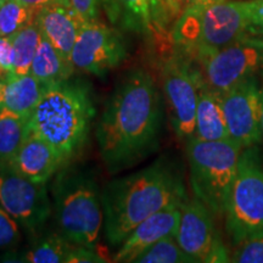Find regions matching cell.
I'll return each mask as SVG.
<instances>
[{"instance_id":"cell-1","label":"cell","mask_w":263,"mask_h":263,"mask_svg":"<svg viewBox=\"0 0 263 263\" xmlns=\"http://www.w3.org/2000/svg\"><path fill=\"white\" fill-rule=\"evenodd\" d=\"M162 117L161 97L151 74L143 68L128 72L111 94L95 128L108 172L130 168L154 153Z\"/></svg>"},{"instance_id":"cell-2","label":"cell","mask_w":263,"mask_h":263,"mask_svg":"<svg viewBox=\"0 0 263 263\" xmlns=\"http://www.w3.org/2000/svg\"><path fill=\"white\" fill-rule=\"evenodd\" d=\"M104 233L111 246H120L136 227L172 205L188 199L183 179L170 163L159 160L144 170L114 179L101 190Z\"/></svg>"},{"instance_id":"cell-3","label":"cell","mask_w":263,"mask_h":263,"mask_svg":"<svg viewBox=\"0 0 263 263\" xmlns=\"http://www.w3.org/2000/svg\"><path fill=\"white\" fill-rule=\"evenodd\" d=\"M95 111L90 85L68 78L43 87L29 116V130L50 143L68 162L87 143Z\"/></svg>"},{"instance_id":"cell-4","label":"cell","mask_w":263,"mask_h":263,"mask_svg":"<svg viewBox=\"0 0 263 263\" xmlns=\"http://www.w3.org/2000/svg\"><path fill=\"white\" fill-rule=\"evenodd\" d=\"M59 233L76 245L97 248L104 229L101 190L90 173L62 167L51 185Z\"/></svg>"},{"instance_id":"cell-5","label":"cell","mask_w":263,"mask_h":263,"mask_svg":"<svg viewBox=\"0 0 263 263\" xmlns=\"http://www.w3.org/2000/svg\"><path fill=\"white\" fill-rule=\"evenodd\" d=\"M248 34L249 0H221L202 9H185L173 28L176 44L196 61Z\"/></svg>"},{"instance_id":"cell-6","label":"cell","mask_w":263,"mask_h":263,"mask_svg":"<svg viewBox=\"0 0 263 263\" xmlns=\"http://www.w3.org/2000/svg\"><path fill=\"white\" fill-rule=\"evenodd\" d=\"M242 147L232 139L206 141L195 137L186 140L190 185L213 216H224L227 200L238 173Z\"/></svg>"},{"instance_id":"cell-7","label":"cell","mask_w":263,"mask_h":263,"mask_svg":"<svg viewBox=\"0 0 263 263\" xmlns=\"http://www.w3.org/2000/svg\"><path fill=\"white\" fill-rule=\"evenodd\" d=\"M224 217L234 245L263 236V167L255 146L242 150Z\"/></svg>"},{"instance_id":"cell-8","label":"cell","mask_w":263,"mask_h":263,"mask_svg":"<svg viewBox=\"0 0 263 263\" xmlns=\"http://www.w3.org/2000/svg\"><path fill=\"white\" fill-rule=\"evenodd\" d=\"M196 62L203 83L223 94L263 72V35L248 34Z\"/></svg>"},{"instance_id":"cell-9","label":"cell","mask_w":263,"mask_h":263,"mask_svg":"<svg viewBox=\"0 0 263 263\" xmlns=\"http://www.w3.org/2000/svg\"><path fill=\"white\" fill-rule=\"evenodd\" d=\"M0 205L32 235L41 232L52 213L47 183L32 182L16 172L9 163L2 162Z\"/></svg>"},{"instance_id":"cell-10","label":"cell","mask_w":263,"mask_h":263,"mask_svg":"<svg viewBox=\"0 0 263 263\" xmlns=\"http://www.w3.org/2000/svg\"><path fill=\"white\" fill-rule=\"evenodd\" d=\"M162 82L174 132L179 139L186 141L195 133L201 74L183 57H174L163 64Z\"/></svg>"},{"instance_id":"cell-11","label":"cell","mask_w":263,"mask_h":263,"mask_svg":"<svg viewBox=\"0 0 263 263\" xmlns=\"http://www.w3.org/2000/svg\"><path fill=\"white\" fill-rule=\"evenodd\" d=\"M128 57L127 44L117 29L100 24L87 22L82 27L71 54L76 70L104 77Z\"/></svg>"},{"instance_id":"cell-12","label":"cell","mask_w":263,"mask_h":263,"mask_svg":"<svg viewBox=\"0 0 263 263\" xmlns=\"http://www.w3.org/2000/svg\"><path fill=\"white\" fill-rule=\"evenodd\" d=\"M261 90L257 78H250L222 94L229 138L242 149L261 143Z\"/></svg>"},{"instance_id":"cell-13","label":"cell","mask_w":263,"mask_h":263,"mask_svg":"<svg viewBox=\"0 0 263 263\" xmlns=\"http://www.w3.org/2000/svg\"><path fill=\"white\" fill-rule=\"evenodd\" d=\"M180 210L177 241L194 262L206 263L212 250L222 241L216 232L212 212L195 196L186 199Z\"/></svg>"},{"instance_id":"cell-14","label":"cell","mask_w":263,"mask_h":263,"mask_svg":"<svg viewBox=\"0 0 263 263\" xmlns=\"http://www.w3.org/2000/svg\"><path fill=\"white\" fill-rule=\"evenodd\" d=\"M182 205H172L147 217L128 234L117 252L114 255V262H133L141 252L155 244L159 240L177 234Z\"/></svg>"},{"instance_id":"cell-15","label":"cell","mask_w":263,"mask_h":263,"mask_svg":"<svg viewBox=\"0 0 263 263\" xmlns=\"http://www.w3.org/2000/svg\"><path fill=\"white\" fill-rule=\"evenodd\" d=\"M67 163L50 143L29 132L27 139L9 164L35 183H48Z\"/></svg>"},{"instance_id":"cell-16","label":"cell","mask_w":263,"mask_h":263,"mask_svg":"<svg viewBox=\"0 0 263 263\" xmlns=\"http://www.w3.org/2000/svg\"><path fill=\"white\" fill-rule=\"evenodd\" d=\"M42 37L68 60L81 29L87 24L71 4H51L39 9L35 17Z\"/></svg>"},{"instance_id":"cell-17","label":"cell","mask_w":263,"mask_h":263,"mask_svg":"<svg viewBox=\"0 0 263 263\" xmlns=\"http://www.w3.org/2000/svg\"><path fill=\"white\" fill-rule=\"evenodd\" d=\"M193 137L206 141L230 139L222 106V94L212 90L203 82L199 90Z\"/></svg>"},{"instance_id":"cell-18","label":"cell","mask_w":263,"mask_h":263,"mask_svg":"<svg viewBox=\"0 0 263 263\" xmlns=\"http://www.w3.org/2000/svg\"><path fill=\"white\" fill-rule=\"evenodd\" d=\"M43 85L33 76H10L0 80V110L29 117L42 97Z\"/></svg>"},{"instance_id":"cell-19","label":"cell","mask_w":263,"mask_h":263,"mask_svg":"<svg viewBox=\"0 0 263 263\" xmlns=\"http://www.w3.org/2000/svg\"><path fill=\"white\" fill-rule=\"evenodd\" d=\"M74 70L72 61L66 59L50 42L42 37L32 62L31 74L33 77L43 87H47L71 78Z\"/></svg>"},{"instance_id":"cell-20","label":"cell","mask_w":263,"mask_h":263,"mask_svg":"<svg viewBox=\"0 0 263 263\" xmlns=\"http://www.w3.org/2000/svg\"><path fill=\"white\" fill-rule=\"evenodd\" d=\"M76 244L65 238L61 233H50L35 239L31 248L22 254L5 255L6 262L27 263H68Z\"/></svg>"},{"instance_id":"cell-21","label":"cell","mask_w":263,"mask_h":263,"mask_svg":"<svg viewBox=\"0 0 263 263\" xmlns=\"http://www.w3.org/2000/svg\"><path fill=\"white\" fill-rule=\"evenodd\" d=\"M29 117L0 110V162L9 163L29 134Z\"/></svg>"},{"instance_id":"cell-22","label":"cell","mask_w":263,"mask_h":263,"mask_svg":"<svg viewBox=\"0 0 263 263\" xmlns=\"http://www.w3.org/2000/svg\"><path fill=\"white\" fill-rule=\"evenodd\" d=\"M41 31L35 22L12 35L11 76H25L31 73L32 62L39 44H41Z\"/></svg>"},{"instance_id":"cell-23","label":"cell","mask_w":263,"mask_h":263,"mask_svg":"<svg viewBox=\"0 0 263 263\" xmlns=\"http://www.w3.org/2000/svg\"><path fill=\"white\" fill-rule=\"evenodd\" d=\"M118 22L138 31L153 28L149 0H115L114 24Z\"/></svg>"},{"instance_id":"cell-24","label":"cell","mask_w":263,"mask_h":263,"mask_svg":"<svg viewBox=\"0 0 263 263\" xmlns=\"http://www.w3.org/2000/svg\"><path fill=\"white\" fill-rule=\"evenodd\" d=\"M38 10L28 8L17 0H5L0 8V37L14 35L35 22Z\"/></svg>"},{"instance_id":"cell-25","label":"cell","mask_w":263,"mask_h":263,"mask_svg":"<svg viewBox=\"0 0 263 263\" xmlns=\"http://www.w3.org/2000/svg\"><path fill=\"white\" fill-rule=\"evenodd\" d=\"M134 263H195L180 248L176 236L171 235L159 240L133 261Z\"/></svg>"},{"instance_id":"cell-26","label":"cell","mask_w":263,"mask_h":263,"mask_svg":"<svg viewBox=\"0 0 263 263\" xmlns=\"http://www.w3.org/2000/svg\"><path fill=\"white\" fill-rule=\"evenodd\" d=\"M153 26L166 29L182 15V6L179 0H149Z\"/></svg>"},{"instance_id":"cell-27","label":"cell","mask_w":263,"mask_h":263,"mask_svg":"<svg viewBox=\"0 0 263 263\" xmlns=\"http://www.w3.org/2000/svg\"><path fill=\"white\" fill-rule=\"evenodd\" d=\"M71 5L85 22L98 21L101 10L114 24L115 0H71Z\"/></svg>"},{"instance_id":"cell-28","label":"cell","mask_w":263,"mask_h":263,"mask_svg":"<svg viewBox=\"0 0 263 263\" xmlns=\"http://www.w3.org/2000/svg\"><path fill=\"white\" fill-rule=\"evenodd\" d=\"M21 239V226L0 205V250H14Z\"/></svg>"},{"instance_id":"cell-29","label":"cell","mask_w":263,"mask_h":263,"mask_svg":"<svg viewBox=\"0 0 263 263\" xmlns=\"http://www.w3.org/2000/svg\"><path fill=\"white\" fill-rule=\"evenodd\" d=\"M238 246L239 248L232 256L230 262L263 263V236L246 240Z\"/></svg>"},{"instance_id":"cell-30","label":"cell","mask_w":263,"mask_h":263,"mask_svg":"<svg viewBox=\"0 0 263 263\" xmlns=\"http://www.w3.org/2000/svg\"><path fill=\"white\" fill-rule=\"evenodd\" d=\"M12 74V35L0 37V80Z\"/></svg>"},{"instance_id":"cell-31","label":"cell","mask_w":263,"mask_h":263,"mask_svg":"<svg viewBox=\"0 0 263 263\" xmlns=\"http://www.w3.org/2000/svg\"><path fill=\"white\" fill-rule=\"evenodd\" d=\"M250 34L263 35V0H249Z\"/></svg>"},{"instance_id":"cell-32","label":"cell","mask_w":263,"mask_h":263,"mask_svg":"<svg viewBox=\"0 0 263 263\" xmlns=\"http://www.w3.org/2000/svg\"><path fill=\"white\" fill-rule=\"evenodd\" d=\"M28 8L39 10L51 4H71V0H17Z\"/></svg>"},{"instance_id":"cell-33","label":"cell","mask_w":263,"mask_h":263,"mask_svg":"<svg viewBox=\"0 0 263 263\" xmlns=\"http://www.w3.org/2000/svg\"><path fill=\"white\" fill-rule=\"evenodd\" d=\"M221 2V0H179L182 6V12L185 9H202L213 4V3Z\"/></svg>"},{"instance_id":"cell-34","label":"cell","mask_w":263,"mask_h":263,"mask_svg":"<svg viewBox=\"0 0 263 263\" xmlns=\"http://www.w3.org/2000/svg\"><path fill=\"white\" fill-rule=\"evenodd\" d=\"M261 132H262V139H263V87L261 90Z\"/></svg>"},{"instance_id":"cell-35","label":"cell","mask_w":263,"mask_h":263,"mask_svg":"<svg viewBox=\"0 0 263 263\" xmlns=\"http://www.w3.org/2000/svg\"><path fill=\"white\" fill-rule=\"evenodd\" d=\"M4 2H5V0H0V8H2V5L4 4Z\"/></svg>"}]
</instances>
